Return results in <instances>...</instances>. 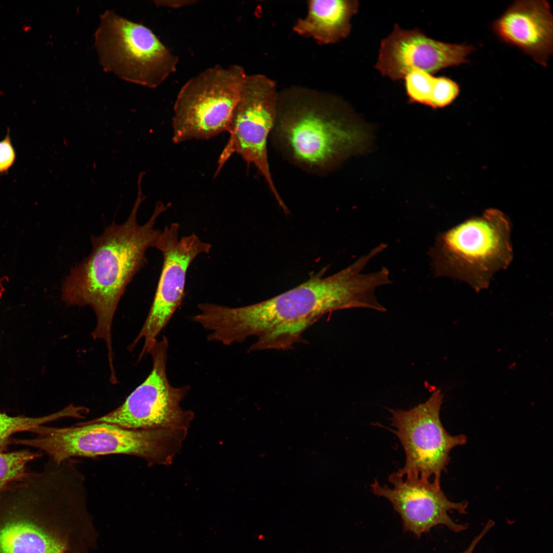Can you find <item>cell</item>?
I'll return each mask as SVG.
<instances>
[{
  "label": "cell",
  "mask_w": 553,
  "mask_h": 553,
  "mask_svg": "<svg viewBox=\"0 0 553 553\" xmlns=\"http://www.w3.org/2000/svg\"><path fill=\"white\" fill-rule=\"evenodd\" d=\"M83 409L81 406L70 405L55 413L40 417L25 415L10 416L0 413V453L5 452L12 436L22 432H31L35 428L65 417L82 418Z\"/></svg>",
  "instance_id": "e0dca14e"
},
{
  "label": "cell",
  "mask_w": 553,
  "mask_h": 553,
  "mask_svg": "<svg viewBox=\"0 0 553 553\" xmlns=\"http://www.w3.org/2000/svg\"><path fill=\"white\" fill-rule=\"evenodd\" d=\"M358 7L355 0L309 1L307 15L295 23L293 29L320 44L336 43L349 35L351 19Z\"/></svg>",
  "instance_id": "2e32d148"
},
{
  "label": "cell",
  "mask_w": 553,
  "mask_h": 553,
  "mask_svg": "<svg viewBox=\"0 0 553 553\" xmlns=\"http://www.w3.org/2000/svg\"><path fill=\"white\" fill-rule=\"evenodd\" d=\"M407 95L411 102L432 107L438 77L421 70H414L404 78Z\"/></svg>",
  "instance_id": "d6986e66"
},
{
  "label": "cell",
  "mask_w": 553,
  "mask_h": 553,
  "mask_svg": "<svg viewBox=\"0 0 553 553\" xmlns=\"http://www.w3.org/2000/svg\"><path fill=\"white\" fill-rule=\"evenodd\" d=\"M15 158L16 154L9 131L5 138L0 141V173L7 172L13 164Z\"/></svg>",
  "instance_id": "ffe728a7"
},
{
  "label": "cell",
  "mask_w": 553,
  "mask_h": 553,
  "mask_svg": "<svg viewBox=\"0 0 553 553\" xmlns=\"http://www.w3.org/2000/svg\"><path fill=\"white\" fill-rule=\"evenodd\" d=\"M443 399L441 390L437 389L411 409L390 410L393 432L405 453V465L396 472L401 476L413 475L440 482L451 451L466 443L465 435H450L444 428L440 417Z\"/></svg>",
  "instance_id": "8fae6325"
},
{
  "label": "cell",
  "mask_w": 553,
  "mask_h": 553,
  "mask_svg": "<svg viewBox=\"0 0 553 553\" xmlns=\"http://www.w3.org/2000/svg\"><path fill=\"white\" fill-rule=\"evenodd\" d=\"M494 525L495 522L493 520H488L482 530L480 531V534L474 538L468 547L462 553H473L478 543L494 526Z\"/></svg>",
  "instance_id": "44dd1931"
},
{
  "label": "cell",
  "mask_w": 553,
  "mask_h": 553,
  "mask_svg": "<svg viewBox=\"0 0 553 553\" xmlns=\"http://www.w3.org/2000/svg\"><path fill=\"white\" fill-rule=\"evenodd\" d=\"M168 349L165 336L154 342L148 353L153 366L144 381L117 408L85 422H105L134 429L188 430L194 413L182 409L180 403L189 387H176L170 384L166 373Z\"/></svg>",
  "instance_id": "9c48e42d"
},
{
  "label": "cell",
  "mask_w": 553,
  "mask_h": 553,
  "mask_svg": "<svg viewBox=\"0 0 553 553\" xmlns=\"http://www.w3.org/2000/svg\"><path fill=\"white\" fill-rule=\"evenodd\" d=\"M41 455L27 449L0 453V491L24 477L28 464Z\"/></svg>",
  "instance_id": "ac0fdd59"
},
{
  "label": "cell",
  "mask_w": 553,
  "mask_h": 553,
  "mask_svg": "<svg viewBox=\"0 0 553 553\" xmlns=\"http://www.w3.org/2000/svg\"><path fill=\"white\" fill-rule=\"evenodd\" d=\"M279 98L275 82L262 74L246 75L228 130L229 138L219 160L218 172L234 153L252 164L282 207H285L270 174L267 139L274 125Z\"/></svg>",
  "instance_id": "30bf717a"
},
{
  "label": "cell",
  "mask_w": 553,
  "mask_h": 553,
  "mask_svg": "<svg viewBox=\"0 0 553 553\" xmlns=\"http://www.w3.org/2000/svg\"><path fill=\"white\" fill-rule=\"evenodd\" d=\"M246 75L238 65H216L187 81L174 106L173 142L207 139L228 132Z\"/></svg>",
  "instance_id": "ba28073f"
},
{
  "label": "cell",
  "mask_w": 553,
  "mask_h": 553,
  "mask_svg": "<svg viewBox=\"0 0 553 553\" xmlns=\"http://www.w3.org/2000/svg\"><path fill=\"white\" fill-rule=\"evenodd\" d=\"M492 29L502 42L547 66L553 49L552 15L547 1H515L493 22Z\"/></svg>",
  "instance_id": "9a60e30c"
},
{
  "label": "cell",
  "mask_w": 553,
  "mask_h": 553,
  "mask_svg": "<svg viewBox=\"0 0 553 553\" xmlns=\"http://www.w3.org/2000/svg\"><path fill=\"white\" fill-rule=\"evenodd\" d=\"M275 146L290 162L325 174L369 146L371 132L341 102L300 101L278 104L272 130Z\"/></svg>",
  "instance_id": "277c9868"
},
{
  "label": "cell",
  "mask_w": 553,
  "mask_h": 553,
  "mask_svg": "<svg viewBox=\"0 0 553 553\" xmlns=\"http://www.w3.org/2000/svg\"><path fill=\"white\" fill-rule=\"evenodd\" d=\"M141 197L139 194L124 223H113L100 235L91 236L90 254L70 270L61 288L67 304L93 309L97 323L92 336L104 341L109 363L114 360L112 326L118 304L127 285L147 263V249L155 248L161 230L155 225L167 208L159 201L148 220L139 225L136 215Z\"/></svg>",
  "instance_id": "3957f363"
},
{
  "label": "cell",
  "mask_w": 553,
  "mask_h": 553,
  "mask_svg": "<svg viewBox=\"0 0 553 553\" xmlns=\"http://www.w3.org/2000/svg\"><path fill=\"white\" fill-rule=\"evenodd\" d=\"M95 46L103 69L123 80L150 88L175 72L178 57L145 26L111 10L100 16Z\"/></svg>",
  "instance_id": "52a82bcc"
},
{
  "label": "cell",
  "mask_w": 553,
  "mask_h": 553,
  "mask_svg": "<svg viewBox=\"0 0 553 553\" xmlns=\"http://www.w3.org/2000/svg\"><path fill=\"white\" fill-rule=\"evenodd\" d=\"M155 3L160 6L168 7L171 8H178L197 3L194 1H156Z\"/></svg>",
  "instance_id": "7402d4cb"
},
{
  "label": "cell",
  "mask_w": 553,
  "mask_h": 553,
  "mask_svg": "<svg viewBox=\"0 0 553 553\" xmlns=\"http://www.w3.org/2000/svg\"><path fill=\"white\" fill-rule=\"evenodd\" d=\"M180 225L172 223L161 230L155 248L162 253L163 263L155 295L147 317L139 334L129 347L132 351L142 339L141 359L148 351L157 337L170 321L185 295L187 270L201 253H208L212 245L202 241L195 233L179 238Z\"/></svg>",
  "instance_id": "7c38bea8"
},
{
  "label": "cell",
  "mask_w": 553,
  "mask_h": 553,
  "mask_svg": "<svg viewBox=\"0 0 553 553\" xmlns=\"http://www.w3.org/2000/svg\"><path fill=\"white\" fill-rule=\"evenodd\" d=\"M31 438L14 444L33 448L59 463L76 457L122 454L143 459L150 465H168L180 451L187 430L134 429L105 422L79 423L70 427L44 425Z\"/></svg>",
  "instance_id": "5b68a950"
},
{
  "label": "cell",
  "mask_w": 553,
  "mask_h": 553,
  "mask_svg": "<svg viewBox=\"0 0 553 553\" xmlns=\"http://www.w3.org/2000/svg\"><path fill=\"white\" fill-rule=\"evenodd\" d=\"M511 230L502 212L488 209L438 233L428 252L434 276L460 280L475 291L487 288L513 259Z\"/></svg>",
  "instance_id": "8992f818"
},
{
  "label": "cell",
  "mask_w": 553,
  "mask_h": 553,
  "mask_svg": "<svg viewBox=\"0 0 553 553\" xmlns=\"http://www.w3.org/2000/svg\"><path fill=\"white\" fill-rule=\"evenodd\" d=\"M389 481L392 488L381 485L376 479L371 484V490L375 495L391 502L401 518L405 531L412 533L419 538L438 525H443L455 533L468 528L467 523H457L448 514L451 510L466 514L467 502L450 501L441 490L440 482L413 475L401 476L396 472L389 476Z\"/></svg>",
  "instance_id": "4fadbf2b"
},
{
  "label": "cell",
  "mask_w": 553,
  "mask_h": 553,
  "mask_svg": "<svg viewBox=\"0 0 553 553\" xmlns=\"http://www.w3.org/2000/svg\"><path fill=\"white\" fill-rule=\"evenodd\" d=\"M371 259L370 254L363 255L327 277L322 270L291 290L254 304L231 308L210 304L204 313L208 337L227 346L257 336L250 351L287 349L327 313L353 308L380 311L382 306L374 292L384 285L383 274L360 273Z\"/></svg>",
  "instance_id": "6da1fadb"
},
{
  "label": "cell",
  "mask_w": 553,
  "mask_h": 553,
  "mask_svg": "<svg viewBox=\"0 0 553 553\" xmlns=\"http://www.w3.org/2000/svg\"><path fill=\"white\" fill-rule=\"evenodd\" d=\"M474 49L472 45L435 40L418 28L407 30L395 24L380 42L375 68L394 81L403 79L416 70L434 75L443 69L468 63Z\"/></svg>",
  "instance_id": "5bb4252c"
},
{
  "label": "cell",
  "mask_w": 553,
  "mask_h": 553,
  "mask_svg": "<svg viewBox=\"0 0 553 553\" xmlns=\"http://www.w3.org/2000/svg\"><path fill=\"white\" fill-rule=\"evenodd\" d=\"M85 477L76 461L51 459L0 491V553H69L59 520L84 513Z\"/></svg>",
  "instance_id": "7a4b0ae2"
}]
</instances>
